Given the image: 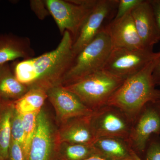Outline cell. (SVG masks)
<instances>
[{
	"instance_id": "6da1fadb",
	"label": "cell",
	"mask_w": 160,
	"mask_h": 160,
	"mask_svg": "<svg viewBox=\"0 0 160 160\" xmlns=\"http://www.w3.org/2000/svg\"><path fill=\"white\" fill-rule=\"evenodd\" d=\"M72 44L71 35L65 31L55 49L37 57L13 63L12 69L17 79L29 89L39 88L47 91L62 85L74 58Z\"/></svg>"
},
{
	"instance_id": "7a4b0ae2",
	"label": "cell",
	"mask_w": 160,
	"mask_h": 160,
	"mask_svg": "<svg viewBox=\"0 0 160 160\" xmlns=\"http://www.w3.org/2000/svg\"><path fill=\"white\" fill-rule=\"evenodd\" d=\"M157 58L137 73L125 80L106 106L119 109L132 122L148 104L160 102V91L156 89L152 77Z\"/></svg>"
},
{
	"instance_id": "3957f363",
	"label": "cell",
	"mask_w": 160,
	"mask_h": 160,
	"mask_svg": "<svg viewBox=\"0 0 160 160\" xmlns=\"http://www.w3.org/2000/svg\"><path fill=\"white\" fill-rule=\"evenodd\" d=\"M112 49L109 33L103 27L94 39L74 57L62 86H68L102 70Z\"/></svg>"
},
{
	"instance_id": "277c9868",
	"label": "cell",
	"mask_w": 160,
	"mask_h": 160,
	"mask_svg": "<svg viewBox=\"0 0 160 160\" xmlns=\"http://www.w3.org/2000/svg\"><path fill=\"white\" fill-rule=\"evenodd\" d=\"M125 80L102 70L64 86L95 111L106 106L108 100Z\"/></svg>"
},
{
	"instance_id": "5b68a950",
	"label": "cell",
	"mask_w": 160,
	"mask_h": 160,
	"mask_svg": "<svg viewBox=\"0 0 160 160\" xmlns=\"http://www.w3.org/2000/svg\"><path fill=\"white\" fill-rule=\"evenodd\" d=\"M60 33L69 32L73 41L97 0H45Z\"/></svg>"
},
{
	"instance_id": "8992f818",
	"label": "cell",
	"mask_w": 160,
	"mask_h": 160,
	"mask_svg": "<svg viewBox=\"0 0 160 160\" xmlns=\"http://www.w3.org/2000/svg\"><path fill=\"white\" fill-rule=\"evenodd\" d=\"M158 54L147 48H112L102 70L125 80L144 69Z\"/></svg>"
},
{
	"instance_id": "52a82bcc",
	"label": "cell",
	"mask_w": 160,
	"mask_h": 160,
	"mask_svg": "<svg viewBox=\"0 0 160 160\" xmlns=\"http://www.w3.org/2000/svg\"><path fill=\"white\" fill-rule=\"evenodd\" d=\"M57 128L49 113L43 107L38 116L36 128L28 160L55 159L58 156L59 146Z\"/></svg>"
},
{
	"instance_id": "ba28073f",
	"label": "cell",
	"mask_w": 160,
	"mask_h": 160,
	"mask_svg": "<svg viewBox=\"0 0 160 160\" xmlns=\"http://www.w3.org/2000/svg\"><path fill=\"white\" fill-rule=\"evenodd\" d=\"M129 121L119 109L109 106L95 110L91 115V125L96 139L115 137L129 138L132 129Z\"/></svg>"
},
{
	"instance_id": "9c48e42d",
	"label": "cell",
	"mask_w": 160,
	"mask_h": 160,
	"mask_svg": "<svg viewBox=\"0 0 160 160\" xmlns=\"http://www.w3.org/2000/svg\"><path fill=\"white\" fill-rule=\"evenodd\" d=\"M118 2L119 0H97L73 41L72 50L74 57L94 39L103 28L105 20L114 9H117Z\"/></svg>"
},
{
	"instance_id": "30bf717a",
	"label": "cell",
	"mask_w": 160,
	"mask_h": 160,
	"mask_svg": "<svg viewBox=\"0 0 160 160\" xmlns=\"http://www.w3.org/2000/svg\"><path fill=\"white\" fill-rule=\"evenodd\" d=\"M46 92L47 99L54 108L58 125L70 119L89 115L94 111L62 85L51 87Z\"/></svg>"
},
{
	"instance_id": "8fae6325",
	"label": "cell",
	"mask_w": 160,
	"mask_h": 160,
	"mask_svg": "<svg viewBox=\"0 0 160 160\" xmlns=\"http://www.w3.org/2000/svg\"><path fill=\"white\" fill-rule=\"evenodd\" d=\"M154 103H149L145 107L130 132L129 138L138 154L145 152L153 135L160 134V113L157 107L153 106Z\"/></svg>"
},
{
	"instance_id": "7c38bea8",
	"label": "cell",
	"mask_w": 160,
	"mask_h": 160,
	"mask_svg": "<svg viewBox=\"0 0 160 160\" xmlns=\"http://www.w3.org/2000/svg\"><path fill=\"white\" fill-rule=\"evenodd\" d=\"M105 27L109 33L112 48H146L138 34L130 12L120 18L112 20Z\"/></svg>"
},
{
	"instance_id": "4fadbf2b",
	"label": "cell",
	"mask_w": 160,
	"mask_h": 160,
	"mask_svg": "<svg viewBox=\"0 0 160 160\" xmlns=\"http://www.w3.org/2000/svg\"><path fill=\"white\" fill-rule=\"evenodd\" d=\"M92 114L70 119L59 125L58 144H93L97 139L92 126Z\"/></svg>"
},
{
	"instance_id": "5bb4252c",
	"label": "cell",
	"mask_w": 160,
	"mask_h": 160,
	"mask_svg": "<svg viewBox=\"0 0 160 160\" xmlns=\"http://www.w3.org/2000/svg\"><path fill=\"white\" fill-rule=\"evenodd\" d=\"M130 12L143 45L146 48L153 49L160 39L150 0H143Z\"/></svg>"
},
{
	"instance_id": "9a60e30c",
	"label": "cell",
	"mask_w": 160,
	"mask_h": 160,
	"mask_svg": "<svg viewBox=\"0 0 160 160\" xmlns=\"http://www.w3.org/2000/svg\"><path fill=\"white\" fill-rule=\"evenodd\" d=\"M35 54L29 38L12 33L0 34V64L19 58L29 59Z\"/></svg>"
},
{
	"instance_id": "2e32d148",
	"label": "cell",
	"mask_w": 160,
	"mask_h": 160,
	"mask_svg": "<svg viewBox=\"0 0 160 160\" xmlns=\"http://www.w3.org/2000/svg\"><path fill=\"white\" fill-rule=\"evenodd\" d=\"M98 157L107 160H132V150L125 140L115 137H102L93 144Z\"/></svg>"
},
{
	"instance_id": "e0dca14e",
	"label": "cell",
	"mask_w": 160,
	"mask_h": 160,
	"mask_svg": "<svg viewBox=\"0 0 160 160\" xmlns=\"http://www.w3.org/2000/svg\"><path fill=\"white\" fill-rule=\"evenodd\" d=\"M29 88L16 77L9 63L0 64V98L14 102L22 97Z\"/></svg>"
},
{
	"instance_id": "ac0fdd59",
	"label": "cell",
	"mask_w": 160,
	"mask_h": 160,
	"mask_svg": "<svg viewBox=\"0 0 160 160\" xmlns=\"http://www.w3.org/2000/svg\"><path fill=\"white\" fill-rule=\"evenodd\" d=\"M13 102L2 100L0 106V160H8L11 142V119Z\"/></svg>"
},
{
	"instance_id": "d6986e66",
	"label": "cell",
	"mask_w": 160,
	"mask_h": 160,
	"mask_svg": "<svg viewBox=\"0 0 160 160\" xmlns=\"http://www.w3.org/2000/svg\"><path fill=\"white\" fill-rule=\"evenodd\" d=\"M47 92L39 88L29 89L22 97L13 102L14 109L21 114L40 111L43 108L46 100Z\"/></svg>"
},
{
	"instance_id": "ffe728a7",
	"label": "cell",
	"mask_w": 160,
	"mask_h": 160,
	"mask_svg": "<svg viewBox=\"0 0 160 160\" xmlns=\"http://www.w3.org/2000/svg\"><path fill=\"white\" fill-rule=\"evenodd\" d=\"M59 160H84L93 156H98L96 150L92 144H70L62 143L59 144L58 156Z\"/></svg>"
},
{
	"instance_id": "44dd1931",
	"label": "cell",
	"mask_w": 160,
	"mask_h": 160,
	"mask_svg": "<svg viewBox=\"0 0 160 160\" xmlns=\"http://www.w3.org/2000/svg\"><path fill=\"white\" fill-rule=\"evenodd\" d=\"M40 111L22 115L24 130L22 149L26 160H28L30 146L36 128L38 116Z\"/></svg>"
},
{
	"instance_id": "7402d4cb",
	"label": "cell",
	"mask_w": 160,
	"mask_h": 160,
	"mask_svg": "<svg viewBox=\"0 0 160 160\" xmlns=\"http://www.w3.org/2000/svg\"><path fill=\"white\" fill-rule=\"evenodd\" d=\"M11 133L12 139L22 146L24 137L23 115L17 111L14 107L11 119Z\"/></svg>"
},
{
	"instance_id": "603a6c76",
	"label": "cell",
	"mask_w": 160,
	"mask_h": 160,
	"mask_svg": "<svg viewBox=\"0 0 160 160\" xmlns=\"http://www.w3.org/2000/svg\"><path fill=\"white\" fill-rule=\"evenodd\" d=\"M143 1V0H119L117 11L113 20L122 17Z\"/></svg>"
},
{
	"instance_id": "cb8c5ba5",
	"label": "cell",
	"mask_w": 160,
	"mask_h": 160,
	"mask_svg": "<svg viewBox=\"0 0 160 160\" xmlns=\"http://www.w3.org/2000/svg\"><path fill=\"white\" fill-rule=\"evenodd\" d=\"M30 6L32 10L40 20H44L50 15L45 0H32Z\"/></svg>"
},
{
	"instance_id": "d4e9b609",
	"label": "cell",
	"mask_w": 160,
	"mask_h": 160,
	"mask_svg": "<svg viewBox=\"0 0 160 160\" xmlns=\"http://www.w3.org/2000/svg\"><path fill=\"white\" fill-rule=\"evenodd\" d=\"M145 152L144 160H160V140H152Z\"/></svg>"
},
{
	"instance_id": "484cf974",
	"label": "cell",
	"mask_w": 160,
	"mask_h": 160,
	"mask_svg": "<svg viewBox=\"0 0 160 160\" xmlns=\"http://www.w3.org/2000/svg\"><path fill=\"white\" fill-rule=\"evenodd\" d=\"M8 160H26L21 144L11 139Z\"/></svg>"
},
{
	"instance_id": "4316f807",
	"label": "cell",
	"mask_w": 160,
	"mask_h": 160,
	"mask_svg": "<svg viewBox=\"0 0 160 160\" xmlns=\"http://www.w3.org/2000/svg\"><path fill=\"white\" fill-rule=\"evenodd\" d=\"M160 41V0H150Z\"/></svg>"
},
{
	"instance_id": "83f0119b",
	"label": "cell",
	"mask_w": 160,
	"mask_h": 160,
	"mask_svg": "<svg viewBox=\"0 0 160 160\" xmlns=\"http://www.w3.org/2000/svg\"><path fill=\"white\" fill-rule=\"evenodd\" d=\"M158 53V56L157 58L156 62L152 72V77L156 85H159L160 84V51Z\"/></svg>"
},
{
	"instance_id": "f1b7e54d",
	"label": "cell",
	"mask_w": 160,
	"mask_h": 160,
	"mask_svg": "<svg viewBox=\"0 0 160 160\" xmlns=\"http://www.w3.org/2000/svg\"><path fill=\"white\" fill-rule=\"evenodd\" d=\"M132 160H143L140 158L138 154L137 153L133 150H132Z\"/></svg>"
},
{
	"instance_id": "f546056e",
	"label": "cell",
	"mask_w": 160,
	"mask_h": 160,
	"mask_svg": "<svg viewBox=\"0 0 160 160\" xmlns=\"http://www.w3.org/2000/svg\"><path fill=\"white\" fill-rule=\"evenodd\" d=\"M57 160H62L58 159ZM84 160H107L105 159L102 158H100L98 156H93L92 157L88 158Z\"/></svg>"
},
{
	"instance_id": "4dcf8cb0",
	"label": "cell",
	"mask_w": 160,
	"mask_h": 160,
	"mask_svg": "<svg viewBox=\"0 0 160 160\" xmlns=\"http://www.w3.org/2000/svg\"><path fill=\"white\" fill-rule=\"evenodd\" d=\"M2 100L0 98V106H1V104H2Z\"/></svg>"
},
{
	"instance_id": "1f68e13d",
	"label": "cell",
	"mask_w": 160,
	"mask_h": 160,
	"mask_svg": "<svg viewBox=\"0 0 160 160\" xmlns=\"http://www.w3.org/2000/svg\"><path fill=\"white\" fill-rule=\"evenodd\" d=\"M159 86H160V84H159Z\"/></svg>"
}]
</instances>
